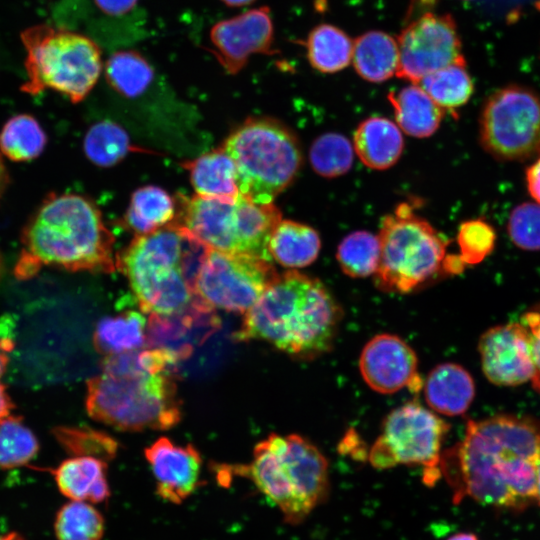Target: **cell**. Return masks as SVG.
I'll return each mask as SVG.
<instances>
[{
	"label": "cell",
	"instance_id": "cell-1",
	"mask_svg": "<svg viewBox=\"0 0 540 540\" xmlns=\"http://www.w3.org/2000/svg\"><path fill=\"white\" fill-rule=\"evenodd\" d=\"M540 426L515 416L467 422L463 440L441 456L440 469L454 491L501 508L536 500Z\"/></svg>",
	"mask_w": 540,
	"mask_h": 540
},
{
	"label": "cell",
	"instance_id": "cell-2",
	"mask_svg": "<svg viewBox=\"0 0 540 540\" xmlns=\"http://www.w3.org/2000/svg\"><path fill=\"white\" fill-rule=\"evenodd\" d=\"M341 316L338 303L319 280L288 271L244 313L234 337L265 341L292 358L311 360L331 350Z\"/></svg>",
	"mask_w": 540,
	"mask_h": 540
},
{
	"label": "cell",
	"instance_id": "cell-3",
	"mask_svg": "<svg viewBox=\"0 0 540 540\" xmlns=\"http://www.w3.org/2000/svg\"><path fill=\"white\" fill-rule=\"evenodd\" d=\"M113 243V235L90 200L72 193H53L22 230L15 275L31 277L43 265L70 271L112 272L116 268Z\"/></svg>",
	"mask_w": 540,
	"mask_h": 540
},
{
	"label": "cell",
	"instance_id": "cell-4",
	"mask_svg": "<svg viewBox=\"0 0 540 540\" xmlns=\"http://www.w3.org/2000/svg\"><path fill=\"white\" fill-rule=\"evenodd\" d=\"M209 247L170 223L135 235L116 257L143 312L170 316L196 299L195 283Z\"/></svg>",
	"mask_w": 540,
	"mask_h": 540
},
{
	"label": "cell",
	"instance_id": "cell-5",
	"mask_svg": "<svg viewBox=\"0 0 540 540\" xmlns=\"http://www.w3.org/2000/svg\"><path fill=\"white\" fill-rule=\"evenodd\" d=\"M91 418L121 431L167 430L181 420L171 375L146 368L139 350L106 356L102 372L87 381Z\"/></svg>",
	"mask_w": 540,
	"mask_h": 540
},
{
	"label": "cell",
	"instance_id": "cell-6",
	"mask_svg": "<svg viewBox=\"0 0 540 540\" xmlns=\"http://www.w3.org/2000/svg\"><path fill=\"white\" fill-rule=\"evenodd\" d=\"M281 511L299 524L329 493L328 462L320 450L298 434H271L256 444L249 465L234 467Z\"/></svg>",
	"mask_w": 540,
	"mask_h": 540
},
{
	"label": "cell",
	"instance_id": "cell-7",
	"mask_svg": "<svg viewBox=\"0 0 540 540\" xmlns=\"http://www.w3.org/2000/svg\"><path fill=\"white\" fill-rule=\"evenodd\" d=\"M21 41L27 74L23 92L36 95L51 89L77 103L96 84L103 68L101 50L86 35L38 24L22 31Z\"/></svg>",
	"mask_w": 540,
	"mask_h": 540
},
{
	"label": "cell",
	"instance_id": "cell-8",
	"mask_svg": "<svg viewBox=\"0 0 540 540\" xmlns=\"http://www.w3.org/2000/svg\"><path fill=\"white\" fill-rule=\"evenodd\" d=\"M222 148L236 166L240 195L258 204L272 203L297 174L302 155L297 139L271 119H249Z\"/></svg>",
	"mask_w": 540,
	"mask_h": 540
},
{
	"label": "cell",
	"instance_id": "cell-9",
	"mask_svg": "<svg viewBox=\"0 0 540 540\" xmlns=\"http://www.w3.org/2000/svg\"><path fill=\"white\" fill-rule=\"evenodd\" d=\"M381 255L376 285L386 292L407 293L445 272L447 242L412 207L403 203L382 219Z\"/></svg>",
	"mask_w": 540,
	"mask_h": 540
},
{
	"label": "cell",
	"instance_id": "cell-10",
	"mask_svg": "<svg viewBox=\"0 0 540 540\" xmlns=\"http://www.w3.org/2000/svg\"><path fill=\"white\" fill-rule=\"evenodd\" d=\"M449 428L447 422L419 402H407L385 418L381 434L369 451V461L378 469L422 466L423 480L431 486L442 475L441 447Z\"/></svg>",
	"mask_w": 540,
	"mask_h": 540
},
{
	"label": "cell",
	"instance_id": "cell-11",
	"mask_svg": "<svg viewBox=\"0 0 540 540\" xmlns=\"http://www.w3.org/2000/svg\"><path fill=\"white\" fill-rule=\"evenodd\" d=\"M480 142L493 157L521 161L540 154V96L522 86L494 92L479 121Z\"/></svg>",
	"mask_w": 540,
	"mask_h": 540
},
{
	"label": "cell",
	"instance_id": "cell-12",
	"mask_svg": "<svg viewBox=\"0 0 540 540\" xmlns=\"http://www.w3.org/2000/svg\"><path fill=\"white\" fill-rule=\"evenodd\" d=\"M278 276L269 260L209 248L195 294L213 310L245 313Z\"/></svg>",
	"mask_w": 540,
	"mask_h": 540
},
{
	"label": "cell",
	"instance_id": "cell-13",
	"mask_svg": "<svg viewBox=\"0 0 540 540\" xmlns=\"http://www.w3.org/2000/svg\"><path fill=\"white\" fill-rule=\"evenodd\" d=\"M397 42L396 75L414 84L441 68L465 62L456 23L450 15L423 14L401 31Z\"/></svg>",
	"mask_w": 540,
	"mask_h": 540
},
{
	"label": "cell",
	"instance_id": "cell-14",
	"mask_svg": "<svg viewBox=\"0 0 540 540\" xmlns=\"http://www.w3.org/2000/svg\"><path fill=\"white\" fill-rule=\"evenodd\" d=\"M210 42V52L229 74L239 73L253 54H275L270 9H250L217 22L210 30Z\"/></svg>",
	"mask_w": 540,
	"mask_h": 540
},
{
	"label": "cell",
	"instance_id": "cell-15",
	"mask_svg": "<svg viewBox=\"0 0 540 540\" xmlns=\"http://www.w3.org/2000/svg\"><path fill=\"white\" fill-rule=\"evenodd\" d=\"M482 369L500 386L532 380L535 372L531 333L525 323H508L487 330L479 340Z\"/></svg>",
	"mask_w": 540,
	"mask_h": 540
},
{
	"label": "cell",
	"instance_id": "cell-16",
	"mask_svg": "<svg viewBox=\"0 0 540 540\" xmlns=\"http://www.w3.org/2000/svg\"><path fill=\"white\" fill-rule=\"evenodd\" d=\"M359 370L365 383L382 394H392L404 387L418 392L423 385L414 350L392 334L376 335L366 343L359 358Z\"/></svg>",
	"mask_w": 540,
	"mask_h": 540
},
{
	"label": "cell",
	"instance_id": "cell-17",
	"mask_svg": "<svg viewBox=\"0 0 540 540\" xmlns=\"http://www.w3.org/2000/svg\"><path fill=\"white\" fill-rule=\"evenodd\" d=\"M236 200L180 195L172 223L181 227L207 247L238 253Z\"/></svg>",
	"mask_w": 540,
	"mask_h": 540
},
{
	"label": "cell",
	"instance_id": "cell-18",
	"mask_svg": "<svg viewBox=\"0 0 540 540\" xmlns=\"http://www.w3.org/2000/svg\"><path fill=\"white\" fill-rule=\"evenodd\" d=\"M144 454L156 480V492L162 499L180 504L196 490L202 458L193 445H177L167 437H160Z\"/></svg>",
	"mask_w": 540,
	"mask_h": 540
},
{
	"label": "cell",
	"instance_id": "cell-19",
	"mask_svg": "<svg viewBox=\"0 0 540 540\" xmlns=\"http://www.w3.org/2000/svg\"><path fill=\"white\" fill-rule=\"evenodd\" d=\"M427 404L447 416L462 415L475 396L471 375L460 365L442 363L429 373L424 383Z\"/></svg>",
	"mask_w": 540,
	"mask_h": 540
},
{
	"label": "cell",
	"instance_id": "cell-20",
	"mask_svg": "<svg viewBox=\"0 0 540 540\" xmlns=\"http://www.w3.org/2000/svg\"><path fill=\"white\" fill-rule=\"evenodd\" d=\"M106 461L76 456L63 461L53 475L60 492L74 501L100 503L110 495Z\"/></svg>",
	"mask_w": 540,
	"mask_h": 540
},
{
	"label": "cell",
	"instance_id": "cell-21",
	"mask_svg": "<svg viewBox=\"0 0 540 540\" xmlns=\"http://www.w3.org/2000/svg\"><path fill=\"white\" fill-rule=\"evenodd\" d=\"M354 148L367 167L387 169L399 159L403 150V138L394 122L382 117H371L358 126L354 134Z\"/></svg>",
	"mask_w": 540,
	"mask_h": 540
},
{
	"label": "cell",
	"instance_id": "cell-22",
	"mask_svg": "<svg viewBox=\"0 0 540 540\" xmlns=\"http://www.w3.org/2000/svg\"><path fill=\"white\" fill-rule=\"evenodd\" d=\"M182 166L189 171L197 195L227 200L239 197L236 166L222 147L186 161Z\"/></svg>",
	"mask_w": 540,
	"mask_h": 540
},
{
	"label": "cell",
	"instance_id": "cell-23",
	"mask_svg": "<svg viewBox=\"0 0 540 540\" xmlns=\"http://www.w3.org/2000/svg\"><path fill=\"white\" fill-rule=\"evenodd\" d=\"M238 217V253L271 261L268 244L273 230L282 220L273 203L258 204L239 195L236 201Z\"/></svg>",
	"mask_w": 540,
	"mask_h": 540
},
{
	"label": "cell",
	"instance_id": "cell-24",
	"mask_svg": "<svg viewBox=\"0 0 540 540\" xmlns=\"http://www.w3.org/2000/svg\"><path fill=\"white\" fill-rule=\"evenodd\" d=\"M396 122L406 134L414 137L431 136L439 127L443 109L418 85L412 83L388 95Z\"/></svg>",
	"mask_w": 540,
	"mask_h": 540
},
{
	"label": "cell",
	"instance_id": "cell-25",
	"mask_svg": "<svg viewBox=\"0 0 540 540\" xmlns=\"http://www.w3.org/2000/svg\"><path fill=\"white\" fill-rule=\"evenodd\" d=\"M356 72L370 82H383L397 73V39L382 31H369L353 42L352 61Z\"/></svg>",
	"mask_w": 540,
	"mask_h": 540
},
{
	"label": "cell",
	"instance_id": "cell-26",
	"mask_svg": "<svg viewBox=\"0 0 540 540\" xmlns=\"http://www.w3.org/2000/svg\"><path fill=\"white\" fill-rule=\"evenodd\" d=\"M269 254L280 265L302 268L315 261L320 250V238L311 227L281 220L272 232L268 244Z\"/></svg>",
	"mask_w": 540,
	"mask_h": 540
},
{
	"label": "cell",
	"instance_id": "cell-27",
	"mask_svg": "<svg viewBox=\"0 0 540 540\" xmlns=\"http://www.w3.org/2000/svg\"><path fill=\"white\" fill-rule=\"evenodd\" d=\"M146 341V319L133 310L102 318L93 333L95 349L106 356L139 350Z\"/></svg>",
	"mask_w": 540,
	"mask_h": 540
},
{
	"label": "cell",
	"instance_id": "cell-28",
	"mask_svg": "<svg viewBox=\"0 0 540 540\" xmlns=\"http://www.w3.org/2000/svg\"><path fill=\"white\" fill-rule=\"evenodd\" d=\"M175 200L162 188L144 186L131 196L125 214V224L136 235L153 232L172 223L176 217Z\"/></svg>",
	"mask_w": 540,
	"mask_h": 540
},
{
	"label": "cell",
	"instance_id": "cell-29",
	"mask_svg": "<svg viewBox=\"0 0 540 540\" xmlns=\"http://www.w3.org/2000/svg\"><path fill=\"white\" fill-rule=\"evenodd\" d=\"M308 61L322 73H335L352 61L353 41L340 28L330 24L314 27L305 40Z\"/></svg>",
	"mask_w": 540,
	"mask_h": 540
},
{
	"label": "cell",
	"instance_id": "cell-30",
	"mask_svg": "<svg viewBox=\"0 0 540 540\" xmlns=\"http://www.w3.org/2000/svg\"><path fill=\"white\" fill-rule=\"evenodd\" d=\"M108 84L122 96L134 98L144 93L154 79L148 60L136 50H119L104 65Z\"/></svg>",
	"mask_w": 540,
	"mask_h": 540
},
{
	"label": "cell",
	"instance_id": "cell-31",
	"mask_svg": "<svg viewBox=\"0 0 540 540\" xmlns=\"http://www.w3.org/2000/svg\"><path fill=\"white\" fill-rule=\"evenodd\" d=\"M46 134L28 114L10 118L0 132V150L9 159L23 162L38 157L46 145Z\"/></svg>",
	"mask_w": 540,
	"mask_h": 540
},
{
	"label": "cell",
	"instance_id": "cell-32",
	"mask_svg": "<svg viewBox=\"0 0 540 540\" xmlns=\"http://www.w3.org/2000/svg\"><path fill=\"white\" fill-rule=\"evenodd\" d=\"M442 109H455L467 103L473 83L466 61L451 64L425 76L419 83Z\"/></svg>",
	"mask_w": 540,
	"mask_h": 540
},
{
	"label": "cell",
	"instance_id": "cell-33",
	"mask_svg": "<svg viewBox=\"0 0 540 540\" xmlns=\"http://www.w3.org/2000/svg\"><path fill=\"white\" fill-rule=\"evenodd\" d=\"M54 530L58 540H101L104 518L85 501L72 500L58 511Z\"/></svg>",
	"mask_w": 540,
	"mask_h": 540
},
{
	"label": "cell",
	"instance_id": "cell-34",
	"mask_svg": "<svg viewBox=\"0 0 540 540\" xmlns=\"http://www.w3.org/2000/svg\"><path fill=\"white\" fill-rule=\"evenodd\" d=\"M84 150L96 165L110 167L122 160L133 148L121 126L104 120L89 129L84 140Z\"/></svg>",
	"mask_w": 540,
	"mask_h": 540
},
{
	"label": "cell",
	"instance_id": "cell-35",
	"mask_svg": "<svg viewBox=\"0 0 540 540\" xmlns=\"http://www.w3.org/2000/svg\"><path fill=\"white\" fill-rule=\"evenodd\" d=\"M381 255L378 236L367 231H356L340 243L337 259L342 270L351 277H367L376 273Z\"/></svg>",
	"mask_w": 540,
	"mask_h": 540
},
{
	"label": "cell",
	"instance_id": "cell-36",
	"mask_svg": "<svg viewBox=\"0 0 540 540\" xmlns=\"http://www.w3.org/2000/svg\"><path fill=\"white\" fill-rule=\"evenodd\" d=\"M39 445L33 432L20 418L7 416L0 421V467L14 468L30 462Z\"/></svg>",
	"mask_w": 540,
	"mask_h": 540
},
{
	"label": "cell",
	"instance_id": "cell-37",
	"mask_svg": "<svg viewBox=\"0 0 540 540\" xmlns=\"http://www.w3.org/2000/svg\"><path fill=\"white\" fill-rule=\"evenodd\" d=\"M310 162L321 176L336 177L346 173L353 162V148L343 135L327 133L318 137L310 149Z\"/></svg>",
	"mask_w": 540,
	"mask_h": 540
},
{
	"label": "cell",
	"instance_id": "cell-38",
	"mask_svg": "<svg viewBox=\"0 0 540 540\" xmlns=\"http://www.w3.org/2000/svg\"><path fill=\"white\" fill-rule=\"evenodd\" d=\"M54 434L63 447L76 456H91L107 462L115 457L118 450L114 438L97 430L59 427Z\"/></svg>",
	"mask_w": 540,
	"mask_h": 540
},
{
	"label": "cell",
	"instance_id": "cell-39",
	"mask_svg": "<svg viewBox=\"0 0 540 540\" xmlns=\"http://www.w3.org/2000/svg\"><path fill=\"white\" fill-rule=\"evenodd\" d=\"M496 234L493 227L482 219L461 223L457 233L459 256L466 265L482 262L493 250Z\"/></svg>",
	"mask_w": 540,
	"mask_h": 540
},
{
	"label": "cell",
	"instance_id": "cell-40",
	"mask_svg": "<svg viewBox=\"0 0 540 540\" xmlns=\"http://www.w3.org/2000/svg\"><path fill=\"white\" fill-rule=\"evenodd\" d=\"M508 233L524 250H540V204L526 202L515 207L508 219Z\"/></svg>",
	"mask_w": 540,
	"mask_h": 540
},
{
	"label": "cell",
	"instance_id": "cell-41",
	"mask_svg": "<svg viewBox=\"0 0 540 540\" xmlns=\"http://www.w3.org/2000/svg\"><path fill=\"white\" fill-rule=\"evenodd\" d=\"M525 325L531 333L532 354L535 372L532 378L534 388L540 392V313L530 312L524 316Z\"/></svg>",
	"mask_w": 540,
	"mask_h": 540
},
{
	"label": "cell",
	"instance_id": "cell-42",
	"mask_svg": "<svg viewBox=\"0 0 540 540\" xmlns=\"http://www.w3.org/2000/svg\"><path fill=\"white\" fill-rule=\"evenodd\" d=\"M138 0H94L95 5L105 14L122 16L132 10Z\"/></svg>",
	"mask_w": 540,
	"mask_h": 540
},
{
	"label": "cell",
	"instance_id": "cell-43",
	"mask_svg": "<svg viewBox=\"0 0 540 540\" xmlns=\"http://www.w3.org/2000/svg\"><path fill=\"white\" fill-rule=\"evenodd\" d=\"M526 182L530 195L540 204V157L527 169Z\"/></svg>",
	"mask_w": 540,
	"mask_h": 540
},
{
	"label": "cell",
	"instance_id": "cell-44",
	"mask_svg": "<svg viewBox=\"0 0 540 540\" xmlns=\"http://www.w3.org/2000/svg\"><path fill=\"white\" fill-rule=\"evenodd\" d=\"M12 403L8 397L4 386L0 383V421L9 416Z\"/></svg>",
	"mask_w": 540,
	"mask_h": 540
},
{
	"label": "cell",
	"instance_id": "cell-45",
	"mask_svg": "<svg viewBox=\"0 0 540 540\" xmlns=\"http://www.w3.org/2000/svg\"><path fill=\"white\" fill-rule=\"evenodd\" d=\"M12 344L9 339L4 338L0 341V375L4 372L7 365V351L11 348Z\"/></svg>",
	"mask_w": 540,
	"mask_h": 540
},
{
	"label": "cell",
	"instance_id": "cell-46",
	"mask_svg": "<svg viewBox=\"0 0 540 540\" xmlns=\"http://www.w3.org/2000/svg\"><path fill=\"white\" fill-rule=\"evenodd\" d=\"M447 540H479L476 535L468 532L457 533Z\"/></svg>",
	"mask_w": 540,
	"mask_h": 540
},
{
	"label": "cell",
	"instance_id": "cell-47",
	"mask_svg": "<svg viewBox=\"0 0 540 540\" xmlns=\"http://www.w3.org/2000/svg\"><path fill=\"white\" fill-rule=\"evenodd\" d=\"M221 1L225 5L230 6V7H241V6L250 4L254 2L255 0H221Z\"/></svg>",
	"mask_w": 540,
	"mask_h": 540
},
{
	"label": "cell",
	"instance_id": "cell-48",
	"mask_svg": "<svg viewBox=\"0 0 540 540\" xmlns=\"http://www.w3.org/2000/svg\"><path fill=\"white\" fill-rule=\"evenodd\" d=\"M536 470H537V493H536V500L540 503V451L537 457L536 462Z\"/></svg>",
	"mask_w": 540,
	"mask_h": 540
},
{
	"label": "cell",
	"instance_id": "cell-49",
	"mask_svg": "<svg viewBox=\"0 0 540 540\" xmlns=\"http://www.w3.org/2000/svg\"><path fill=\"white\" fill-rule=\"evenodd\" d=\"M0 540H24L18 533L10 532L7 534H0Z\"/></svg>",
	"mask_w": 540,
	"mask_h": 540
}]
</instances>
